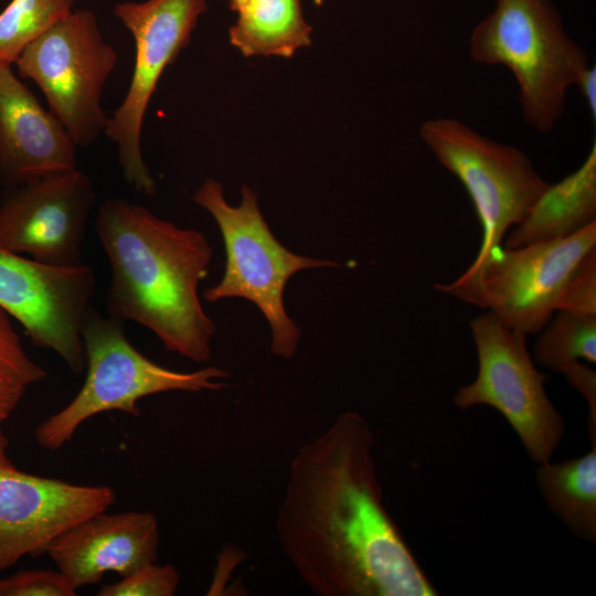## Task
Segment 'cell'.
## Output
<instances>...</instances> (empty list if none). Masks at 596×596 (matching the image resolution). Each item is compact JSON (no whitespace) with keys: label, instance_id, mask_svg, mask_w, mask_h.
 Instances as JSON below:
<instances>
[{"label":"cell","instance_id":"1","mask_svg":"<svg viewBox=\"0 0 596 596\" xmlns=\"http://www.w3.org/2000/svg\"><path fill=\"white\" fill-rule=\"evenodd\" d=\"M370 424L339 414L294 455L276 513L280 549L319 596H435L383 504Z\"/></svg>","mask_w":596,"mask_h":596},{"label":"cell","instance_id":"2","mask_svg":"<svg viewBox=\"0 0 596 596\" xmlns=\"http://www.w3.org/2000/svg\"><path fill=\"white\" fill-rule=\"evenodd\" d=\"M95 228L111 269L108 315L149 329L169 352L209 361L216 327L198 294L212 259L204 234L121 198L100 204Z\"/></svg>","mask_w":596,"mask_h":596},{"label":"cell","instance_id":"3","mask_svg":"<svg viewBox=\"0 0 596 596\" xmlns=\"http://www.w3.org/2000/svg\"><path fill=\"white\" fill-rule=\"evenodd\" d=\"M469 53L478 63L503 65L512 73L523 119L542 134L554 129L567 89L590 65L552 0H497L473 28Z\"/></svg>","mask_w":596,"mask_h":596},{"label":"cell","instance_id":"4","mask_svg":"<svg viewBox=\"0 0 596 596\" xmlns=\"http://www.w3.org/2000/svg\"><path fill=\"white\" fill-rule=\"evenodd\" d=\"M124 323L113 316H102L92 306L87 308L81 328L85 381L67 405L36 427L34 435L41 447L61 449L84 422L99 413L120 411L138 417V402L146 396L227 387L217 380L228 373L217 366L180 372L155 363L130 343Z\"/></svg>","mask_w":596,"mask_h":596},{"label":"cell","instance_id":"5","mask_svg":"<svg viewBox=\"0 0 596 596\" xmlns=\"http://www.w3.org/2000/svg\"><path fill=\"white\" fill-rule=\"evenodd\" d=\"M241 195L240 205L232 206L224 198L222 184L212 178H207L193 195V200L217 223L226 255L221 281L206 288L203 298L215 302L236 297L256 305L269 323L272 353L289 360L298 349L301 330L286 312V284L302 269L339 267L340 264L287 249L269 230L256 193L243 184Z\"/></svg>","mask_w":596,"mask_h":596},{"label":"cell","instance_id":"6","mask_svg":"<svg viewBox=\"0 0 596 596\" xmlns=\"http://www.w3.org/2000/svg\"><path fill=\"white\" fill-rule=\"evenodd\" d=\"M596 247V222L563 238L507 249L500 247L471 265L441 292L487 309L505 327L540 333L557 311L572 272Z\"/></svg>","mask_w":596,"mask_h":596},{"label":"cell","instance_id":"7","mask_svg":"<svg viewBox=\"0 0 596 596\" xmlns=\"http://www.w3.org/2000/svg\"><path fill=\"white\" fill-rule=\"evenodd\" d=\"M117 58L96 14L78 9L29 44L14 65L20 77L42 91L51 113L83 148L105 132L102 96Z\"/></svg>","mask_w":596,"mask_h":596},{"label":"cell","instance_id":"8","mask_svg":"<svg viewBox=\"0 0 596 596\" xmlns=\"http://www.w3.org/2000/svg\"><path fill=\"white\" fill-rule=\"evenodd\" d=\"M419 132L471 199L482 227L472 262L479 263L501 247L507 232L524 220L549 182L522 150L491 140L457 119L427 120Z\"/></svg>","mask_w":596,"mask_h":596},{"label":"cell","instance_id":"9","mask_svg":"<svg viewBox=\"0 0 596 596\" xmlns=\"http://www.w3.org/2000/svg\"><path fill=\"white\" fill-rule=\"evenodd\" d=\"M478 354V374L460 386L454 404L460 409L487 405L510 424L529 458L538 464L551 460L560 445L565 422L550 401L545 383L528 352L526 336L505 327L486 312L470 322Z\"/></svg>","mask_w":596,"mask_h":596},{"label":"cell","instance_id":"10","mask_svg":"<svg viewBox=\"0 0 596 596\" xmlns=\"http://www.w3.org/2000/svg\"><path fill=\"white\" fill-rule=\"evenodd\" d=\"M206 9V0L126 1L114 7V15L134 38L135 64L127 93L108 117L104 134L116 145L123 175L137 192H156L141 151L148 105L164 70L189 45Z\"/></svg>","mask_w":596,"mask_h":596},{"label":"cell","instance_id":"11","mask_svg":"<svg viewBox=\"0 0 596 596\" xmlns=\"http://www.w3.org/2000/svg\"><path fill=\"white\" fill-rule=\"evenodd\" d=\"M95 286L85 263L52 266L0 246V307L35 347L54 351L75 374L85 368L81 328Z\"/></svg>","mask_w":596,"mask_h":596},{"label":"cell","instance_id":"12","mask_svg":"<svg viewBox=\"0 0 596 596\" xmlns=\"http://www.w3.org/2000/svg\"><path fill=\"white\" fill-rule=\"evenodd\" d=\"M97 200L79 169L4 187L0 198V246L61 267L83 264L86 224Z\"/></svg>","mask_w":596,"mask_h":596},{"label":"cell","instance_id":"13","mask_svg":"<svg viewBox=\"0 0 596 596\" xmlns=\"http://www.w3.org/2000/svg\"><path fill=\"white\" fill-rule=\"evenodd\" d=\"M0 427V572L25 555L46 553L64 531L116 501L109 486L73 485L19 470Z\"/></svg>","mask_w":596,"mask_h":596},{"label":"cell","instance_id":"14","mask_svg":"<svg viewBox=\"0 0 596 596\" xmlns=\"http://www.w3.org/2000/svg\"><path fill=\"white\" fill-rule=\"evenodd\" d=\"M157 517L148 511L94 514L60 534L46 553L76 589L98 584L107 572L121 577L155 563Z\"/></svg>","mask_w":596,"mask_h":596},{"label":"cell","instance_id":"15","mask_svg":"<svg viewBox=\"0 0 596 596\" xmlns=\"http://www.w3.org/2000/svg\"><path fill=\"white\" fill-rule=\"evenodd\" d=\"M0 63V183L12 187L77 168V146L14 74Z\"/></svg>","mask_w":596,"mask_h":596},{"label":"cell","instance_id":"16","mask_svg":"<svg viewBox=\"0 0 596 596\" xmlns=\"http://www.w3.org/2000/svg\"><path fill=\"white\" fill-rule=\"evenodd\" d=\"M596 222V143L581 167L549 183L524 220L511 228L507 249L567 237Z\"/></svg>","mask_w":596,"mask_h":596},{"label":"cell","instance_id":"17","mask_svg":"<svg viewBox=\"0 0 596 596\" xmlns=\"http://www.w3.org/2000/svg\"><path fill=\"white\" fill-rule=\"evenodd\" d=\"M235 12L228 40L245 57L289 58L311 43L301 0H245Z\"/></svg>","mask_w":596,"mask_h":596},{"label":"cell","instance_id":"18","mask_svg":"<svg viewBox=\"0 0 596 596\" xmlns=\"http://www.w3.org/2000/svg\"><path fill=\"white\" fill-rule=\"evenodd\" d=\"M536 482L549 509L576 536L596 542V446L584 456L538 464Z\"/></svg>","mask_w":596,"mask_h":596},{"label":"cell","instance_id":"19","mask_svg":"<svg viewBox=\"0 0 596 596\" xmlns=\"http://www.w3.org/2000/svg\"><path fill=\"white\" fill-rule=\"evenodd\" d=\"M75 0H11L0 12V63L14 65L23 50L66 18Z\"/></svg>","mask_w":596,"mask_h":596},{"label":"cell","instance_id":"20","mask_svg":"<svg viewBox=\"0 0 596 596\" xmlns=\"http://www.w3.org/2000/svg\"><path fill=\"white\" fill-rule=\"evenodd\" d=\"M540 333L534 359L541 365L562 373L578 359L596 363V317L558 311Z\"/></svg>","mask_w":596,"mask_h":596},{"label":"cell","instance_id":"21","mask_svg":"<svg viewBox=\"0 0 596 596\" xmlns=\"http://www.w3.org/2000/svg\"><path fill=\"white\" fill-rule=\"evenodd\" d=\"M46 374L26 354L10 315L0 307V387L25 390L45 379Z\"/></svg>","mask_w":596,"mask_h":596},{"label":"cell","instance_id":"22","mask_svg":"<svg viewBox=\"0 0 596 596\" xmlns=\"http://www.w3.org/2000/svg\"><path fill=\"white\" fill-rule=\"evenodd\" d=\"M180 573L171 564L145 565L114 584L104 585L98 596H172L180 584Z\"/></svg>","mask_w":596,"mask_h":596},{"label":"cell","instance_id":"23","mask_svg":"<svg viewBox=\"0 0 596 596\" xmlns=\"http://www.w3.org/2000/svg\"><path fill=\"white\" fill-rule=\"evenodd\" d=\"M557 311L596 317V247L581 259L562 291Z\"/></svg>","mask_w":596,"mask_h":596},{"label":"cell","instance_id":"24","mask_svg":"<svg viewBox=\"0 0 596 596\" xmlns=\"http://www.w3.org/2000/svg\"><path fill=\"white\" fill-rule=\"evenodd\" d=\"M76 590L58 570H23L0 578V596H75Z\"/></svg>","mask_w":596,"mask_h":596},{"label":"cell","instance_id":"25","mask_svg":"<svg viewBox=\"0 0 596 596\" xmlns=\"http://www.w3.org/2000/svg\"><path fill=\"white\" fill-rule=\"evenodd\" d=\"M561 374L588 404V434L592 446H596V372L587 364L575 361L567 365Z\"/></svg>","mask_w":596,"mask_h":596},{"label":"cell","instance_id":"26","mask_svg":"<svg viewBox=\"0 0 596 596\" xmlns=\"http://www.w3.org/2000/svg\"><path fill=\"white\" fill-rule=\"evenodd\" d=\"M575 86L584 97L590 116L595 121L596 117V67L589 65L577 79Z\"/></svg>","mask_w":596,"mask_h":596},{"label":"cell","instance_id":"27","mask_svg":"<svg viewBox=\"0 0 596 596\" xmlns=\"http://www.w3.org/2000/svg\"><path fill=\"white\" fill-rule=\"evenodd\" d=\"M24 391V389L18 387H0V423L15 409Z\"/></svg>","mask_w":596,"mask_h":596},{"label":"cell","instance_id":"28","mask_svg":"<svg viewBox=\"0 0 596 596\" xmlns=\"http://www.w3.org/2000/svg\"><path fill=\"white\" fill-rule=\"evenodd\" d=\"M245 0H228V7L232 11H236Z\"/></svg>","mask_w":596,"mask_h":596}]
</instances>
